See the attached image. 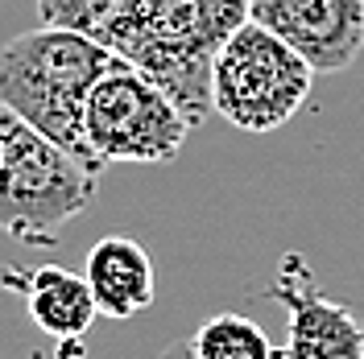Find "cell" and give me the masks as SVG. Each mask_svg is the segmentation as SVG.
<instances>
[{
    "instance_id": "3",
    "label": "cell",
    "mask_w": 364,
    "mask_h": 359,
    "mask_svg": "<svg viewBox=\"0 0 364 359\" xmlns=\"http://www.w3.org/2000/svg\"><path fill=\"white\" fill-rule=\"evenodd\" d=\"M95 174L29 120L0 104V231L25 248H54L95 199Z\"/></svg>"
},
{
    "instance_id": "2",
    "label": "cell",
    "mask_w": 364,
    "mask_h": 359,
    "mask_svg": "<svg viewBox=\"0 0 364 359\" xmlns=\"http://www.w3.org/2000/svg\"><path fill=\"white\" fill-rule=\"evenodd\" d=\"M249 21V0H133L112 54L149 74L199 128L211 112V62Z\"/></svg>"
},
{
    "instance_id": "8",
    "label": "cell",
    "mask_w": 364,
    "mask_h": 359,
    "mask_svg": "<svg viewBox=\"0 0 364 359\" xmlns=\"http://www.w3.org/2000/svg\"><path fill=\"white\" fill-rule=\"evenodd\" d=\"M0 285L21 293L33 326L58 347L63 359H75L83 351L91 326L100 318V306L91 297L83 272H70L63 265H42V269L0 265Z\"/></svg>"
},
{
    "instance_id": "4",
    "label": "cell",
    "mask_w": 364,
    "mask_h": 359,
    "mask_svg": "<svg viewBox=\"0 0 364 359\" xmlns=\"http://www.w3.org/2000/svg\"><path fill=\"white\" fill-rule=\"evenodd\" d=\"M315 87V67L265 25H240L211 62V112L240 133L290 124Z\"/></svg>"
},
{
    "instance_id": "7",
    "label": "cell",
    "mask_w": 364,
    "mask_h": 359,
    "mask_svg": "<svg viewBox=\"0 0 364 359\" xmlns=\"http://www.w3.org/2000/svg\"><path fill=\"white\" fill-rule=\"evenodd\" d=\"M249 17L315 67L340 74L364 54V0H249Z\"/></svg>"
},
{
    "instance_id": "12",
    "label": "cell",
    "mask_w": 364,
    "mask_h": 359,
    "mask_svg": "<svg viewBox=\"0 0 364 359\" xmlns=\"http://www.w3.org/2000/svg\"><path fill=\"white\" fill-rule=\"evenodd\" d=\"M158 359H195L191 355V338H174V343H166Z\"/></svg>"
},
{
    "instance_id": "9",
    "label": "cell",
    "mask_w": 364,
    "mask_h": 359,
    "mask_svg": "<svg viewBox=\"0 0 364 359\" xmlns=\"http://www.w3.org/2000/svg\"><path fill=\"white\" fill-rule=\"evenodd\" d=\"M87 289L100 306V318H136L154 306L158 285H154V256L149 248L136 244L133 236H104L87 252Z\"/></svg>"
},
{
    "instance_id": "11",
    "label": "cell",
    "mask_w": 364,
    "mask_h": 359,
    "mask_svg": "<svg viewBox=\"0 0 364 359\" xmlns=\"http://www.w3.org/2000/svg\"><path fill=\"white\" fill-rule=\"evenodd\" d=\"M191 355L195 359H282V351L269 343L261 322H252L249 314L220 310L191 335Z\"/></svg>"
},
{
    "instance_id": "5",
    "label": "cell",
    "mask_w": 364,
    "mask_h": 359,
    "mask_svg": "<svg viewBox=\"0 0 364 359\" xmlns=\"http://www.w3.org/2000/svg\"><path fill=\"white\" fill-rule=\"evenodd\" d=\"M83 136L104 165H166L182 153L191 124L149 74L116 58L87 95Z\"/></svg>"
},
{
    "instance_id": "1",
    "label": "cell",
    "mask_w": 364,
    "mask_h": 359,
    "mask_svg": "<svg viewBox=\"0 0 364 359\" xmlns=\"http://www.w3.org/2000/svg\"><path fill=\"white\" fill-rule=\"evenodd\" d=\"M120 54L70 29L38 25L0 45V104L29 120L38 133L58 140L75 161L100 178L108 165L91 153L83 136V108L100 74Z\"/></svg>"
},
{
    "instance_id": "6",
    "label": "cell",
    "mask_w": 364,
    "mask_h": 359,
    "mask_svg": "<svg viewBox=\"0 0 364 359\" xmlns=\"http://www.w3.org/2000/svg\"><path fill=\"white\" fill-rule=\"evenodd\" d=\"M265 297L286 310L282 359H364V322L352 306L318 289L311 265L298 252L282 256Z\"/></svg>"
},
{
    "instance_id": "10",
    "label": "cell",
    "mask_w": 364,
    "mask_h": 359,
    "mask_svg": "<svg viewBox=\"0 0 364 359\" xmlns=\"http://www.w3.org/2000/svg\"><path fill=\"white\" fill-rule=\"evenodd\" d=\"M33 9H38V25L70 29L112 50L129 25L133 0H33Z\"/></svg>"
}]
</instances>
